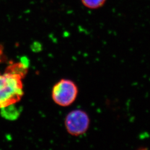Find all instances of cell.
Wrapping results in <instances>:
<instances>
[{
    "mask_svg": "<svg viewBox=\"0 0 150 150\" xmlns=\"http://www.w3.org/2000/svg\"><path fill=\"white\" fill-rule=\"evenodd\" d=\"M3 56H4V54H3V48L1 46H0V62L2 61L3 60Z\"/></svg>",
    "mask_w": 150,
    "mask_h": 150,
    "instance_id": "obj_6",
    "label": "cell"
},
{
    "mask_svg": "<svg viewBox=\"0 0 150 150\" xmlns=\"http://www.w3.org/2000/svg\"><path fill=\"white\" fill-rule=\"evenodd\" d=\"M79 88L73 81L62 79L54 84L51 92L52 99L57 105L69 107L76 100Z\"/></svg>",
    "mask_w": 150,
    "mask_h": 150,
    "instance_id": "obj_2",
    "label": "cell"
},
{
    "mask_svg": "<svg viewBox=\"0 0 150 150\" xmlns=\"http://www.w3.org/2000/svg\"><path fill=\"white\" fill-rule=\"evenodd\" d=\"M22 78L5 72H0V109L13 106L23 96Z\"/></svg>",
    "mask_w": 150,
    "mask_h": 150,
    "instance_id": "obj_1",
    "label": "cell"
},
{
    "mask_svg": "<svg viewBox=\"0 0 150 150\" xmlns=\"http://www.w3.org/2000/svg\"><path fill=\"white\" fill-rule=\"evenodd\" d=\"M27 71L28 69L27 66L21 62L12 64L7 66L5 71V72H7L19 76L22 79H23L27 74Z\"/></svg>",
    "mask_w": 150,
    "mask_h": 150,
    "instance_id": "obj_4",
    "label": "cell"
},
{
    "mask_svg": "<svg viewBox=\"0 0 150 150\" xmlns=\"http://www.w3.org/2000/svg\"><path fill=\"white\" fill-rule=\"evenodd\" d=\"M85 7L91 10H96L102 7L107 0H81Z\"/></svg>",
    "mask_w": 150,
    "mask_h": 150,
    "instance_id": "obj_5",
    "label": "cell"
},
{
    "mask_svg": "<svg viewBox=\"0 0 150 150\" xmlns=\"http://www.w3.org/2000/svg\"><path fill=\"white\" fill-rule=\"evenodd\" d=\"M90 118L86 111L77 109L69 113L64 119V126L71 136H80L86 134L90 126Z\"/></svg>",
    "mask_w": 150,
    "mask_h": 150,
    "instance_id": "obj_3",
    "label": "cell"
}]
</instances>
